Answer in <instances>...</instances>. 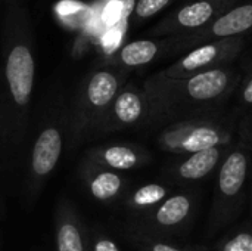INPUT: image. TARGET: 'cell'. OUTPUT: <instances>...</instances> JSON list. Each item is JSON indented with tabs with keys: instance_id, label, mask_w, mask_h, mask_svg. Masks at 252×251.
Wrapping results in <instances>:
<instances>
[{
	"instance_id": "cell-4",
	"label": "cell",
	"mask_w": 252,
	"mask_h": 251,
	"mask_svg": "<svg viewBox=\"0 0 252 251\" xmlns=\"http://www.w3.org/2000/svg\"><path fill=\"white\" fill-rule=\"evenodd\" d=\"M66 126L68 108L59 98L46 111L30 152L25 180V195L30 203L38 198L61 160Z\"/></svg>"
},
{
	"instance_id": "cell-19",
	"label": "cell",
	"mask_w": 252,
	"mask_h": 251,
	"mask_svg": "<svg viewBox=\"0 0 252 251\" xmlns=\"http://www.w3.org/2000/svg\"><path fill=\"white\" fill-rule=\"evenodd\" d=\"M170 1L171 0H137L134 4L133 16L136 21L148 19L155 13H158L159 10H162Z\"/></svg>"
},
{
	"instance_id": "cell-3",
	"label": "cell",
	"mask_w": 252,
	"mask_h": 251,
	"mask_svg": "<svg viewBox=\"0 0 252 251\" xmlns=\"http://www.w3.org/2000/svg\"><path fill=\"white\" fill-rule=\"evenodd\" d=\"M127 71L105 64L90 70L80 81L71 108H68V143L77 148L92 138L96 124L126 84Z\"/></svg>"
},
{
	"instance_id": "cell-8",
	"label": "cell",
	"mask_w": 252,
	"mask_h": 251,
	"mask_svg": "<svg viewBox=\"0 0 252 251\" xmlns=\"http://www.w3.org/2000/svg\"><path fill=\"white\" fill-rule=\"evenodd\" d=\"M55 249L56 251H90V231L68 200H61L56 204Z\"/></svg>"
},
{
	"instance_id": "cell-20",
	"label": "cell",
	"mask_w": 252,
	"mask_h": 251,
	"mask_svg": "<svg viewBox=\"0 0 252 251\" xmlns=\"http://www.w3.org/2000/svg\"><path fill=\"white\" fill-rule=\"evenodd\" d=\"M217 251H252V232L241 231L224 240Z\"/></svg>"
},
{
	"instance_id": "cell-14",
	"label": "cell",
	"mask_w": 252,
	"mask_h": 251,
	"mask_svg": "<svg viewBox=\"0 0 252 251\" xmlns=\"http://www.w3.org/2000/svg\"><path fill=\"white\" fill-rule=\"evenodd\" d=\"M161 53V44L154 40H134L124 44L115 56L108 62L117 68L128 71L151 64Z\"/></svg>"
},
{
	"instance_id": "cell-15",
	"label": "cell",
	"mask_w": 252,
	"mask_h": 251,
	"mask_svg": "<svg viewBox=\"0 0 252 251\" xmlns=\"http://www.w3.org/2000/svg\"><path fill=\"white\" fill-rule=\"evenodd\" d=\"M170 195V189L161 183H148L136 188L124 198V206L133 213H148Z\"/></svg>"
},
{
	"instance_id": "cell-12",
	"label": "cell",
	"mask_w": 252,
	"mask_h": 251,
	"mask_svg": "<svg viewBox=\"0 0 252 251\" xmlns=\"http://www.w3.org/2000/svg\"><path fill=\"white\" fill-rule=\"evenodd\" d=\"M224 148L226 146H216L190 154L174 167V175L180 180H199L205 178L223 161Z\"/></svg>"
},
{
	"instance_id": "cell-7",
	"label": "cell",
	"mask_w": 252,
	"mask_h": 251,
	"mask_svg": "<svg viewBox=\"0 0 252 251\" xmlns=\"http://www.w3.org/2000/svg\"><path fill=\"white\" fill-rule=\"evenodd\" d=\"M149 107L143 89L124 84L93 130V136L123 132L148 121Z\"/></svg>"
},
{
	"instance_id": "cell-25",
	"label": "cell",
	"mask_w": 252,
	"mask_h": 251,
	"mask_svg": "<svg viewBox=\"0 0 252 251\" xmlns=\"http://www.w3.org/2000/svg\"><path fill=\"white\" fill-rule=\"evenodd\" d=\"M0 209H1V203H0Z\"/></svg>"
},
{
	"instance_id": "cell-5",
	"label": "cell",
	"mask_w": 252,
	"mask_h": 251,
	"mask_svg": "<svg viewBox=\"0 0 252 251\" xmlns=\"http://www.w3.org/2000/svg\"><path fill=\"white\" fill-rule=\"evenodd\" d=\"M232 132L207 118H189L171 123L158 136V146L170 154L190 155L216 146H227Z\"/></svg>"
},
{
	"instance_id": "cell-18",
	"label": "cell",
	"mask_w": 252,
	"mask_h": 251,
	"mask_svg": "<svg viewBox=\"0 0 252 251\" xmlns=\"http://www.w3.org/2000/svg\"><path fill=\"white\" fill-rule=\"evenodd\" d=\"M133 241L142 251H185L170 243L158 240L155 235H148L140 232H136L133 235Z\"/></svg>"
},
{
	"instance_id": "cell-22",
	"label": "cell",
	"mask_w": 252,
	"mask_h": 251,
	"mask_svg": "<svg viewBox=\"0 0 252 251\" xmlns=\"http://www.w3.org/2000/svg\"><path fill=\"white\" fill-rule=\"evenodd\" d=\"M7 151H12V149H10V145H9V139H7V133H6L4 121H3V115H1V111H0V158Z\"/></svg>"
},
{
	"instance_id": "cell-26",
	"label": "cell",
	"mask_w": 252,
	"mask_h": 251,
	"mask_svg": "<svg viewBox=\"0 0 252 251\" xmlns=\"http://www.w3.org/2000/svg\"><path fill=\"white\" fill-rule=\"evenodd\" d=\"M0 4H1V0H0Z\"/></svg>"
},
{
	"instance_id": "cell-21",
	"label": "cell",
	"mask_w": 252,
	"mask_h": 251,
	"mask_svg": "<svg viewBox=\"0 0 252 251\" xmlns=\"http://www.w3.org/2000/svg\"><path fill=\"white\" fill-rule=\"evenodd\" d=\"M90 251H121L120 246L103 231H90Z\"/></svg>"
},
{
	"instance_id": "cell-23",
	"label": "cell",
	"mask_w": 252,
	"mask_h": 251,
	"mask_svg": "<svg viewBox=\"0 0 252 251\" xmlns=\"http://www.w3.org/2000/svg\"><path fill=\"white\" fill-rule=\"evenodd\" d=\"M242 99L247 104H252V78L245 84V87L242 90Z\"/></svg>"
},
{
	"instance_id": "cell-2",
	"label": "cell",
	"mask_w": 252,
	"mask_h": 251,
	"mask_svg": "<svg viewBox=\"0 0 252 251\" xmlns=\"http://www.w3.org/2000/svg\"><path fill=\"white\" fill-rule=\"evenodd\" d=\"M232 84V77L220 68L207 70L186 78H168L161 74L143 84L149 114L146 123L189 120L221 99Z\"/></svg>"
},
{
	"instance_id": "cell-16",
	"label": "cell",
	"mask_w": 252,
	"mask_h": 251,
	"mask_svg": "<svg viewBox=\"0 0 252 251\" xmlns=\"http://www.w3.org/2000/svg\"><path fill=\"white\" fill-rule=\"evenodd\" d=\"M251 27L252 4H244L219 18L213 25V34L217 37H230L244 33Z\"/></svg>"
},
{
	"instance_id": "cell-1",
	"label": "cell",
	"mask_w": 252,
	"mask_h": 251,
	"mask_svg": "<svg viewBox=\"0 0 252 251\" xmlns=\"http://www.w3.org/2000/svg\"><path fill=\"white\" fill-rule=\"evenodd\" d=\"M0 50V111L10 149L24 141L37 74L35 37L27 1H4Z\"/></svg>"
},
{
	"instance_id": "cell-17",
	"label": "cell",
	"mask_w": 252,
	"mask_h": 251,
	"mask_svg": "<svg viewBox=\"0 0 252 251\" xmlns=\"http://www.w3.org/2000/svg\"><path fill=\"white\" fill-rule=\"evenodd\" d=\"M214 13V9L211 3L208 1H196L192 4L185 6L179 13H177V22L182 27L186 28H195L202 24H205L208 19H211Z\"/></svg>"
},
{
	"instance_id": "cell-10",
	"label": "cell",
	"mask_w": 252,
	"mask_h": 251,
	"mask_svg": "<svg viewBox=\"0 0 252 251\" xmlns=\"http://www.w3.org/2000/svg\"><path fill=\"white\" fill-rule=\"evenodd\" d=\"M78 175L87 194L102 204H112L118 201L127 189V178L123 173L109 170L87 160H83L80 164Z\"/></svg>"
},
{
	"instance_id": "cell-9",
	"label": "cell",
	"mask_w": 252,
	"mask_h": 251,
	"mask_svg": "<svg viewBox=\"0 0 252 251\" xmlns=\"http://www.w3.org/2000/svg\"><path fill=\"white\" fill-rule=\"evenodd\" d=\"M193 200L186 194L168 195L161 204L145 213L137 232L155 235L158 232H170L180 228L190 216Z\"/></svg>"
},
{
	"instance_id": "cell-11",
	"label": "cell",
	"mask_w": 252,
	"mask_h": 251,
	"mask_svg": "<svg viewBox=\"0 0 252 251\" xmlns=\"http://www.w3.org/2000/svg\"><path fill=\"white\" fill-rule=\"evenodd\" d=\"M84 160L121 173L145 166L149 161V154L136 145L108 143L90 148L86 152Z\"/></svg>"
},
{
	"instance_id": "cell-6",
	"label": "cell",
	"mask_w": 252,
	"mask_h": 251,
	"mask_svg": "<svg viewBox=\"0 0 252 251\" xmlns=\"http://www.w3.org/2000/svg\"><path fill=\"white\" fill-rule=\"evenodd\" d=\"M248 166L250 148L247 141H241L220 164L213 204V219L216 225L232 217L247 182Z\"/></svg>"
},
{
	"instance_id": "cell-24",
	"label": "cell",
	"mask_w": 252,
	"mask_h": 251,
	"mask_svg": "<svg viewBox=\"0 0 252 251\" xmlns=\"http://www.w3.org/2000/svg\"><path fill=\"white\" fill-rule=\"evenodd\" d=\"M4 1H10V0H4ZM21 1H27V0H21Z\"/></svg>"
},
{
	"instance_id": "cell-13",
	"label": "cell",
	"mask_w": 252,
	"mask_h": 251,
	"mask_svg": "<svg viewBox=\"0 0 252 251\" xmlns=\"http://www.w3.org/2000/svg\"><path fill=\"white\" fill-rule=\"evenodd\" d=\"M223 55L221 47L217 44H205L201 46L190 53H188L185 58H182L177 64L170 67L167 71L161 72V75L168 78H186L189 75L198 74L205 71L204 68L214 64L217 59H220Z\"/></svg>"
}]
</instances>
